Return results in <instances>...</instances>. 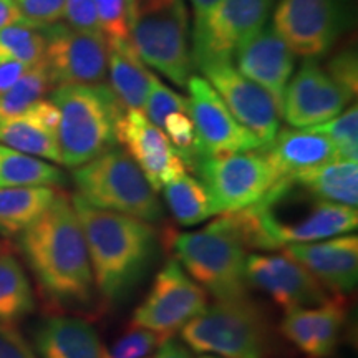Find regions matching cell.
Listing matches in <instances>:
<instances>
[{
	"instance_id": "1",
	"label": "cell",
	"mask_w": 358,
	"mask_h": 358,
	"mask_svg": "<svg viewBox=\"0 0 358 358\" xmlns=\"http://www.w3.org/2000/svg\"><path fill=\"white\" fill-rule=\"evenodd\" d=\"M40 294L57 313H90L96 308L87 243L71 198L58 191L50 208L17 237Z\"/></svg>"
},
{
	"instance_id": "2",
	"label": "cell",
	"mask_w": 358,
	"mask_h": 358,
	"mask_svg": "<svg viewBox=\"0 0 358 358\" xmlns=\"http://www.w3.org/2000/svg\"><path fill=\"white\" fill-rule=\"evenodd\" d=\"M213 224L245 249L272 252L289 244L348 234L357 229L358 214L357 208L327 203L292 178H282L257 203L222 214Z\"/></svg>"
},
{
	"instance_id": "3",
	"label": "cell",
	"mask_w": 358,
	"mask_h": 358,
	"mask_svg": "<svg viewBox=\"0 0 358 358\" xmlns=\"http://www.w3.org/2000/svg\"><path fill=\"white\" fill-rule=\"evenodd\" d=\"M85 243L96 292L103 301L122 302L145 279L158 252V234L150 222L90 206L70 196Z\"/></svg>"
},
{
	"instance_id": "4",
	"label": "cell",
	"mask_w": 358,
	"mask_h": 358,
	"mask_svg": "<svg viewBox=\"0 0 358 358\" xmlns=\"http://www.w3.org/2000/svg\"><path fill=\"white\" fill-rule=\"evenodd\" d=\"M50 100L60 111L57 136L64 166L75 169L118 145L116 127L127 108L110 85H58Z\"/></svg>"
},
{
	"instance_id": "5",
	"label": "cell",
	"mask_w": 358,
	"mask_h": 358,
	"mask_svg": "<svg viewBox=\"0 0 358 358\" xmlns=\"http://www.w3.org/2000/svg\"><path fill=\"white\" fill-rule=\"evenodd\" d=\"M128 30L143 64L186 87L194 65L185 0H128Z\"/></svg>"
},
{
	"instance_id": "6",
	"label": "cell",
	"mask_w": 358,
	"mask_h": 358,
	"mask_svg": "<svg viewBox=\"0 0 358 358\" xmlns=\"http://www.w3.org/2000/svg\"><path fill=\"white\" fill-rule=\"evenodd\" d=\"M187 348L221 358H266L271 350V327L248 297L216 301L181 329Z\"/></svg>"
},
{
	"instance_id": "7",
	"label": "cell",
	"mask_w": 358,
	"mask_h": 358,
	"mask_svg": "<svg viewBox=\"0 0 358 358\" xmlns=\"http://www.w3.org/2000/svg\"><path fill=\"white\" fill-rule=\"evenodd\" d=\"M77 194L90 206L105 211L156 222L163 206L145 174L124 151L113 148L71 173Z\"/></svg>"
},
{
	"instance_id": "8",
	"label": "cell",
	"mask_w": 358,
	"mask_h": 358,
	"mask_svg": "<svg viewBox=\"0 0 358 358\" xmlns=\"http://www.w3.org/2000/svg\"><path fill=\"white\" fill-rule=\"evenodd\" d=\"M168 239L174 259L204 292L214 295L216 301L248 297V254L229 232L211 222L203 231L171 232Z\"/></svg>"
},
{
	"instance_id": "9",
	"label": "cell",
	"mask_w": 358,
	"mask_h": 358,
	"mask_svg": "<svg viewBox=\"0 0 358 358\" xmlns=\"http://www.w3.org/2000/svg\"><path fill=\"white\" fill-rule=\"evenodd\" d=\"M352 0H280L274 30L295 55L320 58L353 25Z\"/></svg>"
},
{
	"instance_id": "10",
	"label": "cell",
	"mask_w": 358,
	"mask_h": 358,
	"mask_svg": "<svg viewBox=\"0 0 358 358\" xmlns=\"http://www.w3.org/2000/svg\"><path fill=\"white\" fill-rule=\"evenodd\" d=\"M194 171L211 196L216 214L241 211L257 203L279 181L274 168L259 151L219 158H201Z\"/></svg>"
},
{
	"instance_id": "11",
	"label": "cell",
	"mask_w": 358,
	"mask_h": 358,
	"mask_svg": "<svg viewBox=\"0 0 358 358\" xmlns=\"http://www.w3.org/2000/svg\"><path fill=\"white\" fill-rule=\"evenodd\" d=\"M208 307V294L176 259H169L156 274L150 294L136 307L129 329H145L171 337Z\"/></svg>"
},
{
	"instance_id": "12",
	"label": "cell",
	"mask_w": 358,
	"mask_h": 358,
	"mask_svg": "<svg viewBox=\"0 0 358 358\" xmlns=\"http://www.w3.org/2000/svg\"><path fill=\"white\" fill-rule=\"evenodd\" d=\"M274 0H222L209 19L192 27V65L231 62L237 48L267 24Z\"/></svg>"
},
{
	"instance_id": "13",
	"label": "cell",
	"mask_w": 358,
	"mask_h": 358,
	"mask_svg": "<svg viewBox=\"0 0 358 358\" xmlns=\"http://www.w3.org/2000/svg\"><path fill=\"white\" fill-rule=\"evenodd\" d=\"M196 66L241 127L252 133L262 146L274 140L280 129V113L274 98L266 90L245 78L231 62L206 60Z\"/></svg>"
},
{
	"instance_id": "14",
	"label": "cell",
	"mask_w": 358,
	"mask_h": 358,
	"mask_svg": "<svg viewBox=\"0 0 358 358\" xmlns=\"http://www.w3.org/2000/svg\"><path fill=\"white\" fill-rule=\"evenodd\" d=\"M186 87L198 159L256 151L262 146L252 133L236 122L208 80L191 75Z\"/></svg>"
},
{
	"instance_id": "15",
	"label": "cell",
	"mask_w": 358,
	"mask_h": 358,
	"mask_svg": "<svg viewBox=\"0 0 358 358\" xmlns=\"http://www.w3.org/2000/svg\"><path fill=\"white\" fill-rule=\"evenodd\" d=\"M45 37L43 62L55 83H101L106 77L108 47L103 35L71 29L69 24L40 27Z\"/></svg>"
},
{
	"instance_id": "16",
	"label": "cell",
	"mask_w": 358,
	"mask_h": 358,
	"mask_svg": "<svg viewBox=\"0 0 358 358\" xmlns=\"http://www.w3.org/2000/svg\"><path fill=\"white\" fill-rule=\"evenodd\" d=\"M352 98L329 77L317 58H306L289 80L280 116L295 128H312L338 116Z\"/></svg>"
},
{
	"instance_id": "17",
	"label": "cell",
	"mask_w": 358,
	"mask_h": 358,
	"mask_svg": "<svg viewBox=\"0 0 358 358\" xmlns=\"http://www.w3.org/2000/svg\"><path fill=\"white\" fill-rule=\"evenodd\" d=\"M116 140L155 191H161L187 171L163 129L151 123L141 110L124 111L116 127Z\"/></svg>"
},
{
	"instance_id": "18",
	"label": "cell",
	"mask_w": 358,
	"mask_h": 358,
	"mask_svg": "<svg viewBox=\"0 0 358 358\" xmlns=\"http://www.w3.org/2000/svg\"><path fill=\"white\" fill-rule=\"evenodd\" d=\"M245 275L250 287L267 294L284 310L315 307L329 299L319 282L287 254H250Z\"/></svg>"
},
{
	"instance_id": "19",
	"label": "cell",
	"mask_w": 358,
	"mask_h": 358,
	"mask_svg": "<svg viewBox=\"0 0 358 358\" xmlns=\"http://www.w3.org/2000/svg\"><path fill=\"white\" fill-rule=\"evenodd\" d=\"M284 254L301 264L325 290L345 295L355 290L358 282L357 236H335L315 243L289 244Z\"/></svg>"
},
{
	"instance_id": "20",
	"label": "cell",
	"mask_w": 358,
	"mask_h": 358,
	"mask_svg": "<svg viewBox=\"0 0 358 358\" xmlns=\"http://www.w3.org/2000/svg\"><path fill=\"white\" fill-rule=\"evenodd\" d=\"M234 55L237 71L266 90L282 115L285 88L295 70V53L289 45L279 37L274 27L264 25L237 48Z\"/></svg>"
},
{
	"instance_id": "21",
	"label": "cell",
	"mask_w": 358,
	"mask_h": 358,
	"mask_svg": "<svg viewBox=\"0 0 358 358\" xmlns=\"http://www.w3.org/2000/svg\"><path fill=\"white\" fill-rule=\"evenodd\" d=\"M347 312L343 295H334L315 307L285 310L280 332L310 358H329L337 350Z\"/></svg>"
},
{
	"instance_id": "22",
	"label": "cell",
	"mask_w": 358,
	"mask_h": 358,
	"mask_svg": "<svg viewBox=\"0 0 358 358\" xmlns=\"http://www.w3.org/2000/svg\"><path fill=\"white\" fill-rule=\"evenodd\" d=\"M60 111L52 100H38L24 113L0 120V143L24 155L62 163L58 146Z\"/></svg>"
},
{
	"instance_id": "23",
	"label": "cell",
	"mask_w": 358,
	"mask_h": 358,
	"mask_svg": "<svg viewBox=\"0 0 358 358\" xmlns=\"http://www.w3.org/2000/svg\"><path fill=\"white\" fill-rule=\"evenodd\" d=\"M38 358H108L96 330L73 313H52L34 329Z\"/></svg>"
},
{
	"instance_id": "24",
	"label": "cell",
	"mask_w": 358,
	"mask_h": 358,
	"mask_svg": "<svg viewBox=\"0 0 358 358\" xmlns=\"http://www.w3.org/2000/svg\"><path fill=\"white\" fill-rule=\"evenodd\" d=\"M259 150L279 179L337 159L334 143L310 128L279 129L274 140Z\"/></svg>"
},
{
	"instance_id": "25",
	"label": "cell",
	"mask_w": 358,
	"mask_h": 358,
	"mask_svg": "<svg viewBox=\"0 0 358 358\" xmlns=\"http://www.w3.org/2000/svg\"><path fill=\"white\" fill-rule=\"evenodd\" d=\"M106 73H110V87L127 110H143L150 88L151 71L143 64L131 42L110 43Z\"/></svg>"
},
{
	"instance_id": "26",
	"label": "cell",
	"mask_w": 358,
	"mask_h": 358,
	"mask_svg": "<svg viewBox=\"0 0 358 358\" xmlns=\"http://www.w3.org/2000/svg\"><path fill=\"white\" fill-rule=\"evenodd\" d=\"M303 189L322 201L357 208L358 166L357 161L335 159L320 166L295 173L292 176Z\"/></svg>"
},
{
	"instance_id": "27",
	"label": "cell",
	"mask_w": 358,
	"mask_h": 358,
	"mask_svg": "<svg viewBox=\"0 0 358 358\" xmlns=\"http://www.w3.org/2000/svg\"><path fill=\"white\" fill-rule=\"evenodd\" d=\"M57 187L27 186L0 189V236L17 239L57 198Z\"/></svg>"
},
{
	"instance_id": "28",
	"label": "cell",
	"mask_w": 358,
	"mask_h": 358,
	"mask_svg": "<svg viewBox=\"0 0 358 358\" xmlns=\"http://www.w3.org/2000/svg\"><path fill=\"white\" fill-rule=\"evenodd\" d=\"M35 307L37 299L24 266L10 249L0 245V324H19Z\"/></svg>"
},
{
	"instance_id": "29",
	"label": "cell",
	"mask_w": 358,
	"mask_h": 358,
	"mask_svg": "<svg viewBox=\"0 0 358 358\" xmlns=\"http://www.w3.org/2000/svg\"><path fill=\"white\" fill-rule=\"evenodd\" d=\"M65 182V173L55 164L0 145V189L27 186L58 187Z\"/></svg>"
},
{
	"instance_id": "30",
	"label": "cell",
	"mask_w": 358,
	"mask_h": 358,
	"mask_svg": "<svg viewBox=\"0 0 358 358\" xmlns=\"http://www.w3.org/2000/svg\"><path fill=\"white\" fill-rule=\"evenodd\" d=\"M169 213L181 226H196L214 216L211 196L198 178L185 176L163 187Z\"/></svg>"
},
{
	"instance_id": "31",
	"label": "cell",
	"mask_w": 358,
	"mask_h": 358,
	"mask_svg": "<svg viewBox=\"0 0 358 358\" xmlns=\"http://www.w3.org/2000/svg\"><path fill=\"white\" fill-rule=\"evenodd\" d=\"M55 88L43 60L30 65L22 77L0 95V120L12 118L32 106Z\"/></svg>"
},
{
	"instance_id": "32",
	"label": "cell",
	"mask_w": 358,
	"mask_h": 358,
	"mask_svg": "<svg viewBox=\"0 0 358 358\" xmlns=\"http://www.w3.org/2000/svg\"><path fill=\"white\" fill-rule=\"evenodd\" d=\"M43 53L45 37L40 27L24 20L0 29V64L34 65L43 60Z\"/></svg>"
},
{
	"instance_id": "33",
	"label": "cell",
	"mask_w": 358,
	"mask_h": 358,
	"mask_svg": "<svg viewBox=\"0 0 358 358\" xmlns=\"http://www.w3.org/2000/svg\"><path fill=\"white\" fill-rule=\"evenodd\" d=\"M313 131L324 134L334 143L337 159L357 161L358 153V106L352 105L329 122L312 127Z\"/></svg>"
},
{
	"instance_id": "34",
	"label": "cell",
	"mask_w": 358,
	"mask_h": 358,
	"mask_svg": "<svg viewBox=\"0 0 358 358\" xmlns=\"http://www.w3.org/2000/svg\"><path fill=\"white\" fill-rule=\"evenodd\" d=\"M141 111L151 123L161 128L164 120L171 113L189 115V101L187 98L178 95L176 92L168 88L158 77L151 73L150 88H148L145 106Z\"/></svg>"
},
{
	"instance_id": "35",
	"label": "cell",
	"mask_w": 358,
	"mask_h": 358,
	"mask_svg": "<svg viewBox=\"0 0 358 358\" xmlns=\"http://www.w3.org/2000/svg\"><path fill=\"white\" fill-rule=\"evenodd\" d=\"M164 134L168 136L176 153L185 161L187 169H194L198 161V151H196V133L189 115L186 113H171L164 120L163 127Z\"/></svg>"
},
{
	"instance_id": "36",
	"label": "cell",
	"mask_w": 358,
	"mask_h": 358,
	"mask_svg": "<svg viewBox=\"0 0 358 358\" xmlns=\"http://www.w3.org/2000/svg\"><path fill=\"white\" fill-rule=\"evenodd\" d=\"M103 37L110 43L129 42L128 0H93Z\"/></svg>"
},
{
	"instance_id": "37",
	"label": "cell",
	"mask_w": 358,
	"mask_h": 358,
	"mask_svg": "<svg viewBox=\"0 0 358 358\" xmlns=\"http://www.w3.org/2000/svg\"><path fill=\"white\" fill-rule=\"evenodd\" d=\"M166 337L145 329H131L115 342L108 358H146L163 343Z\"/></svg>"
},
{
	"instance_id": "38",
	"label": "cell",
	"mask_w": 358,
	"mask_h": 358,
	"mask_svg": "<svg viewBox=\"0 0 358 358\" xmlns=\"http://www.w3.org/2000/svg\"><path fill=\"white\" fill-rule=\"evenodd\" d=\"M325 71L334 82H337L343 90H347L352 96L357 95L358 62L355 47L348 45V47L335 53L329 64L325 65Z\"/></svg>"
},
{
	"instance_id": "39",
	"label": "cell",
	"mask_w": 358,
	"mask_h": 358,
	"mask_svg": "<svg viewBox=\"0 0 358 358\" xmlns=\"http://www.w3.org/2000/svg\"><path fill=\"white\" fill-rule=\"evenodd\" d=\"M15 6L25 22L43 27L57 24L64 17L65 0H15Z\"/></svg>"
},
{
	"instance_id": "40",
	"label": "cell",
	"mask_w": 358,
	"mask_h": 358,
	"mask_svg": "<svg viewBox=\"0 0 358 358\" xmlns=\"http://www.w3.org/2000/svg\"><path fill=\"white\" fill-rule=\"evenodd\" d=\"M64 17L71 29L93 35H103L93 0H65Z\"/></svg>"
},
{
	"instance_id": "41",
	"label": "cell",
	"mask_w": 358,
	"mask_h": 358,
	"mask_svg": "<svg viewBox=\"0 0 358 358\" xmlns=\"http://www.w3.org/2000/svg\"><path fill=\"white\" fill-rule=\"evenodd\" d=\"M0 358H38L24 335L13 325L0 324Z\"/></svg>"
},
{
	"instance_id": "42",
	"label": "cell",
	"mask_w": 358,
	"mask_h": 358,
	"mask_svg": "<svg viewBox=\"0 0 358 358\" xmlns=\"http://www.w3.org/2000/svg\"><path fill=\"white\" fill-rule=\"evenodd\" d=\"M30 65L20 64V62H8V64H0V95L6 93L13 83L25 73Z\"/></svg>"
},
{
	"instance_id": "43",
	"label": "cell",
	"mask_w": 358,
	"mask_h": 358,
	"mask_svg": "<svg viewBox=\"0 0 358 358\" xmlns=\"http://www.w3.org/2000/svg\"><path fill=\"white\" fill-rule=\"evenodd\" d=\"M155 358H191V352L185 343L168 337L158 347Z\"/></svg>"
},
{
	"instance_id": "44",
	"label": "cell",
	"mask_w": 358,
	"mask_h": 358,
	"mask_svg": "<svg viewBox=\"0 0 358 358\" xmlns=\"http://www.w3.org/2000/svg\"><path fill=\"white\" fill-rule=\"evenodd\" d=\"M19 22H24L22 19V13L17 8L15 2H10V0H0V29L3 27L19 24Z\"/></svg>"
},
{
	"instance_id": "45",
	"label": "cell",
	"mask_w": 358,
	"mask_h": 358,
	"mask_svg": "<svg viewBox=\"0 0 358 358\" xmlns=\"http://www.w3.org/2000/svg\"><path fill=\"white\" fill-rule=\"evenodd\" d=\"M221 2L222 0H191L194 8V25L204 24Z\"/></svg>"
},
{
	"instance_id": "46",
	"label": "cell",
	"mask_w": 358,
	"mask_h": 358,
	"mask_svg": "<svg viewBox=\"0 0 358 358\" xmlns=\"http://www.w3.org/2000/svg\"><path fill=\"white\" fill-rule=\"evenodd\" d=\"M199 358H219L216 355H211V353H206V355H201Z\"/></svg>"
},
{
	"instance_id": "47",
	"label": "cell",
	"mask_w": 358,
	"mask_h": 358,
	"mask_svg": "<svg viewBox=\"0 0 358 358\" xmlns=\"http://www.w3.org/2000/svg\"><path fill=\"white\" fill-rule=\"evenodd\" d=\"M146 358H151V357H146Z\"/></svg>"
},
{
	"instance_id": "48",
	"label": "cell",
	"mask_w": 358,
	"mask_h": 358,
	"mask_svg": "<svg viewBox=\"0 0 358 358\" xmlns=\"http://www.w3.org/2000/svg\"><path fill=\"white\" fill-rule=\"evenodd\" d=\"M10 2H13V0H10Z\"/></svg>"
}]
</instances>
